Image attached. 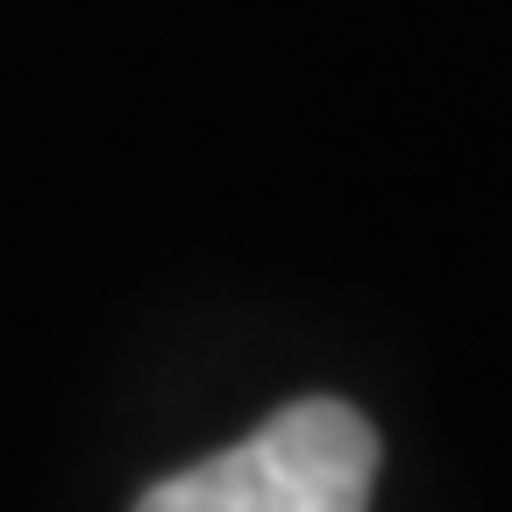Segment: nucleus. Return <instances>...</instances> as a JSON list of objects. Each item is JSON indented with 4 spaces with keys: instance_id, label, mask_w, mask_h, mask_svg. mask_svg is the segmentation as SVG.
<instances>
[{
    "instance_id": "f257e3e1",
    "label": "nucleus",
    "mask_w": 512,
    "mask_h": 512,
    "mask_svg": "<svg viewBox=\"0 0 512 512\" xmlns=\"http://www.w3.org/2000/svg\"><path fill=\"white\" fill-rule=\"evenodd\" d=\"M377 427L349 399H292L235 448L136 498V512H370Z\"/></svg>"
}]
</instances>
